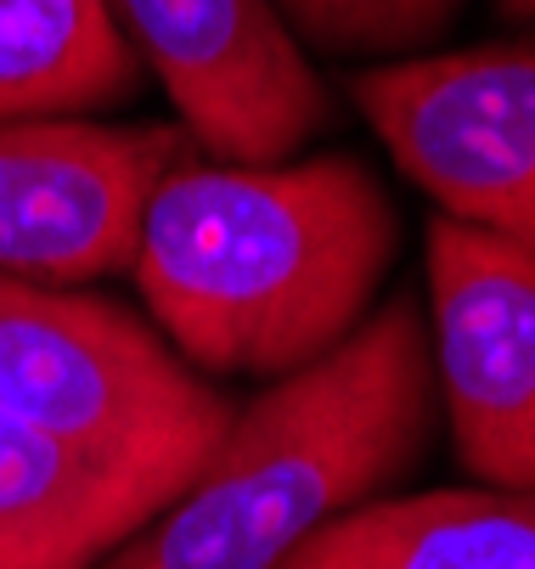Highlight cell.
Listing matches in <instances>:
<instances>
[{"label": "cell", "instance_id": "cell-7", "mask_svg": "<svg viewBox=\"0 0 535 569\" xmlns=\"http://www.w3.org/2000/svg\"><path fill=\"white\" fill-rule=\"evenodd\" d=\"M428 305L456 457L491 491H535V254L440 214Z\"/></svg>", "mask_w": 535, "mask_h": 569}, {"label": "cell", "instance_id": "cell-1", "mask_svg": "<svg viewBox=\"0 0 535 569\" xmlns=\"http://www.w3.org/2000/svg\"><path fill=\"white\" fill-rule=\"evenodd\" d=\"M395 242L390 192L350 152L287 164L186 152L147 203L135 277L203 372L282 378L361 328Z\"/></svg>", "mask_w": 535, "mask_h": 569}, {"label": "cell", "instance_id": "cell-4", "mask_svg": "<svg viewBox=\"0 0 535 569\" xmlns=\"http://www.w3.org/2000/svg\"><path fill=\"white\" fill-rule=\"evenodd\" d=\"M350 97L445 220L535 254V40L361 68Z\"/></svg>", "mask_w": 535, "mask_h": 569}, {"label": "cell", "instance_id": "cell-5", "mask_svg": "<svg viewBox=\"0 0 535 569\" xmlns=\"http://www.w3.org/2000/svg\"><path fill=\"white\" fill-rule=\"evenodd\" d=\"M186 152L175 124H0V277L62 288L135 266L147 203Z\"/></svg>", "mask_w": 535, "mask_h": 569}, {"label": "cell", "instance_id": "cell-8", "mask_svg": "<svg viewBox=\"0 0 535 569\" xmlns=\"http://www.w3.org/2000/svg\"><path fill=\"white\" fill-rule=\"evenodd\" d=\"M276 569H535V491H428L361 502Z\"/></svg>", "mask_w": 535, "mask_h": 569}, {"label": "cell", "instance_id": "cell-10", "mask_svg": "<svg viewBox=\"0 0 535 569\" xmlns=\"http://www.w3.org/2000/svg\"><path fill=\"white\" fill-rule=\"evenodd\" d=\"M282 23L333 57H401L463 12V0H276Z\"/></svg>", "mask_w": 535, "mask_h": 569}, {"label": "cell", "instance_id": "cell-6", "mask_svg": "<svg viewBox=\"0 0 535 569\" xmlns=\"http://www.w3.org/2000/svg\"><path fill=\"white\" fill-rule=\"evenodd\" d=\"M113 18L220 164H287L333 119L271 0H113Z\"/></svg>", "mask_w": 535, "mask_h": 569}, {"label": "cell", "instance_id": "cell-3", "mask_svg": "<svg viewBox=\"0 0 535 569\" xmlns=\"http://www.w3.org/2000/svg\"><path fill=\"white\" fill-rule=\"evenodd\" d=\"M0 406L164 508L214 457L232 406L102 293L0 277Z\"/></svg>", "mask_w": 535, "mask_h": 569}, {"label": "cell", "instance_id": "cell-11", "mask_svg": "<svg viewBox=\"0 0 535 569\" xmlns=\"http://www.w3.org/2000/svg\"><path fill=\"white\" fill-rule=\"evenodd\" d=\"M502 18H535V0H496Z\"/></svg>", "mask_w": 535, "mask_h": 569}, {"label": "cell", "instance_id": "cell-9", "mask_svg": "<svg viewBox=\"0 0 535 569\" xmlns=\"http://www.w3.org/2000/svg\"><path fill=\"white\" fill-rule=\"evenodd\" d=\"M141 86L113 0H0V124L80 119Z\"/></svg>", "mask_w": 535, "mask_h": 569}, {"label": "cell", "instance_id": "cell-2", "mask_svg": "<svg viewBox=\"0 0 535 569\" xmlns=\"http://www.w3.org/2000/svg\"><path fill=\"white\" fill-rule=\"evenodd\" d=\"M428 429L434 350L423 310L395 293L232 412L192 485L102 569H276L311 530L406 479Z\"/></svg>", "mask_w": 535, "mask_h": 569}]
</instances>
